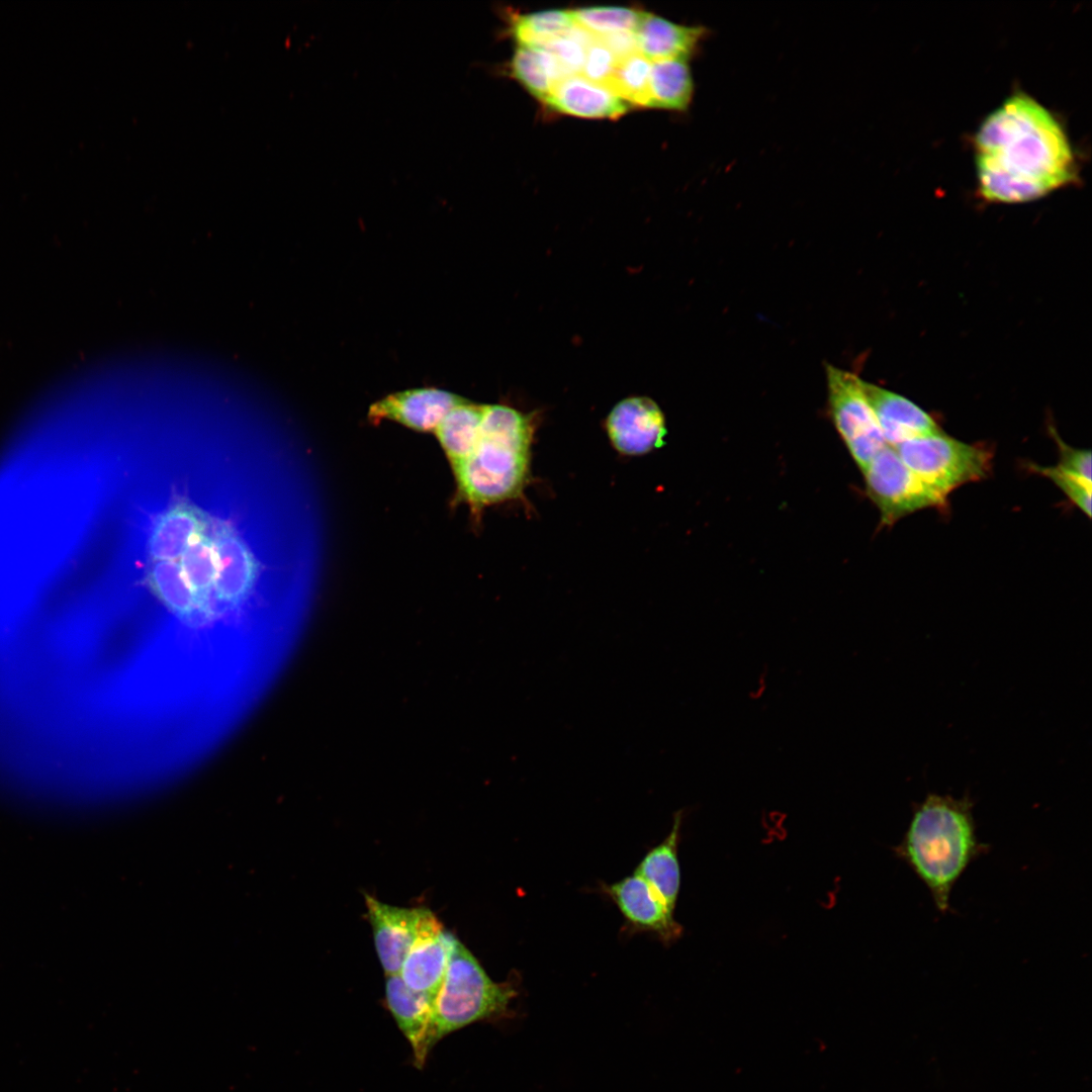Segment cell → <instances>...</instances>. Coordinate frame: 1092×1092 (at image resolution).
I'll return each instance as SVG.
<instances>
[{
	"instance_id": "ac0fdd59",
	"label": "cell",
	"mask_w": 1092,
	"mask_h": 1092,
	"mask_svg": "<svg viewBox=\"0 0 1092 1092\" xmlns=\"http://www.w3.org/2000/svg\"><path fill=\"white\" fill-rule=\"evenodd\" d=\"M207 519L188 503H179L156 522L149 541L150 554L155 560L173 561L181 557L191 541L205 532Z\"/></svg>"
},
{
	"instance_id": "277c9868",
	"label": "cell",
	"mask_w": 1092,
	"mask_h": 1092,
	"mask_svg": "<svg viewBox=\"0 0 1092 1092\" xmlns=\"http://www.w3.org/2000/svg\"><path fill=\"white\" fill-rule=\"evenodd\" d=\"M517 996L511 981L494 982L470 950L456 939L434 1000L429 1033L431 1050L444 1036L467 1025L509 1017Z\"/></svg>"
},
{
	"instance_id": "d6986e66",
	"label": "cell",
	"mask_w": 1092,
	"mask_h": 1092,
	"mask_svg": "<svg viewBox=\"0 0 1092 1092\" xmlns=\"http://www.w3.org/2000/svg\"><path fill=\"white\" fill-rule=\"evenodd\" d=\"M682 812V810L676 811L668 835L643 856L634 872L654 890L673 913L680 888L677 846Z\"/></svg>"
},
{
	"instance_id": "9a60e30c",
	"label": "cell",
	"mask_w": 1092,
	"mask_h": 1092,
	"mask_svg": "<svg viewBox=\"0 0 1092 1092\" xmlns=\"http://www.w3.org/2000/svg\"><path fill=\"white\" fill-rule=\"evenodd\" d=\"M435 996L407 987L398 975L387 976L385 1001L397 1027L410 1042L414 1063L422 1068L431 1051L429 1033Z\"/></svg>"
},
{
	"instance_id": "8992f818",
	"label": "cell",
	"mask_w": 1092,
	"mask_h": 1092,
	"mask_svg": "<svg viewBox=\"0 0 1092 1092\" xmlns=\"http://www.w3.org/2000/svg\"><path fill=\"white\" fill-rule=\"evenodd\" d=\"M867 493L878 508L883 526L918 511L944 507L940 494L901 460L894 447L886 445L862 471Z\"/></svg>"
},
{
	"instance_id": "cb8c5ba5",
	"label": "cell",
	"mask_w": 1092,
	"mask_h": 1092,
	"mask_svg": "<svg viewBox=\"0 0 1092 1092\" xmlns=\"http://www.w3.org/2000/svg\"><path fill=\"white\" fill-rule=\"evenodd\" d=\"M650 69L651 62L634 53L618 61L606 87L628 104L649 107Z\"/></svg>"
},
{
	"instance_id": "44dd1931",
	"label": "cell",
	"mask_w": 1092,
	"mask_h": 1092,
	"mask_svg": "<svg viewBox=\"0 0 1092 1092\" xmlns=\"http://www.w3.org/2000/svg\"><path fill=\"white\" fill-rule=\"evenodd\" d=\"M649 88V107L687 110L694 94V82L688 61L651 62Z\"/></svg>"
},
{
	"instance_id": "5bb4252c",
	"label": "cell",
	"mask_w": 1092,
	"mask_h": 1092,
	"mask_svg": "<svg viewBox=\"0 0 1092 1092\" xmlns=\"http://www.w3.org/2000/svg\"><path fill=\"white\" fill-rule=\"evenodd\" d=\"M217 597L229 605L241 604L250 594L257 573L256 561L248 546L225 524L215 527L211 536Z\"/></svg>"
},
{
	"instance_id": "e0dca14e",
	"label": "cell",
	"mask_w": 1092,
	"mask_h": 1092,
	"mask_svg": "<svg viewBox=\"0 0 1092 1092\" xmlns=\"http://www.w3.org/2000/svg\"><path fill=\"white\" fill-rule=\"evenodd\" d=\"M634 33L638 52L648 61H688L707 30L703 26L681 25L644 12Z\"/></svg>"
},
{
	"instance_id": "f1b7e54d",
	"label": "cell",
	"mask_w": 1092,
	"mask_h": 1092,
	"mask_svg": "<svg viewBox=\"0 0 1092 1092\" xmlns=\"http://www.w3.org/2000/svg\"><path fill=\"white\" fill-rule=\"evenodd\" d=\"M618 63L614 54L595 37L586 48L581 74L586 79L606 86Z\"/></svg>"
},
{
	"instance_id": "2e32d148",
	"label": "cell",
	"mask_w": 1092,
	"mask_h": 1092,
	"mask_svg": "<svg viewBox=\"0 0 1092 1092\" xmlns=\"http://www.w3.org/2000/svg\"><path fill=\"white\" fill-rule=\"evenodd\" d=\"M555 111L588 118H618L628 110V103L609 88L582 75L559 81L544 101Z\"/></svg>"
},
{
	"instance_id": "7a4b0ae2",
	"label": "cell",
	"mask_w": 1092,
	"mask_h": 1092,
	"mask_svg": "<svg viewBox=\"0 0 1092 1092\" xmlns=\"http://www.w3.org/2000/svg\"><path fill=\"white\" fill-rule=\"evenodd\" d=\"M973 808L969 795L929 793L914 804L906 832L893 848L925 885L941 914L948 912L950 893L962 875L988 849L978 839Z\"/></svg>"
},
{
	"instance_id": "6da1fadb",
	"label": "cell",
	"mask_w": 1092,
	"mask_h": 1092,
	"mask_svg": "<svg viewBox=\"0 0 1092 1092\" xmlns=\"http://www.w3.org/2000/svg\"><path fill=\"white\" fill-rule=\"evenodd\" d=\"M974 149L979 193L990 202L1036 200L1076 177L1064 128L1045 107L1021 92L985 118Z\"/></svg>"
},
{
	"instance_id": "484cf974",
	"label": "cell",
	"mask_w": 1092,
	"mask_h": 1092,
	"mask_svg": "<svg viewBox=\"0 0 1092 1092\" xmlns=\"http://www.w3.org/2000/svg\"><path fill=\"white\" fill-rule=\"evenodd\" d=\"M570 11L574 23L594 36L635 32L644 14L626 7H588Z\"/></svg>"
},
{
	"instance_id": "ba28073f",
	"label": "cell",
	"mask_w": 1092,
	"mask_h": 1092,
	"mask_svg": "<svg viewBox=\"0 0 1092 1092\" xmlns=\"http://www.w3.org/2000/svg\"><path fill=\"white\" fill-rule=\"evenodd\" d=\"M606 431L615 450L626 456L644 455L661 447L666 435L663 413L644 396L619 401L607 417Z\"/></svg>"
},
{
	"instance_id": "7c38bea8",
	"label": "cell",
	"mask_w": 1092,
	"mask_h": 1092,
	"mask_svg": "<svg viewBox=\"0 0 1092 1092\" xmlns=\"http://www.w3.org/2000/svg\"><path fill=\"white\" fill-rule=\"evenodd\" d=\"M603 891L613 900L624 918L638 930L655 933L671 942L682 932L680 924L654 890L637 874L628 876Z\"/></svg>"
},
{
	"instance_id": "4fadbf2b",
	"label": "cell",
	"mask_w": 1092,
	"mask_h": 1092,
	"mask_svg": "<svg viewBox=\"0 0 1092 1092\" xmlns=\"http://www.w3.org/2000/svg\"><path fill=\"white\" fill-rule=\"evenodd\" d=\"M861 385L887 445L895 447L941 431L927 412L905 396L863 380Z\"/></svg>"
},
{
	"instance_id": "7402d4cb",
	"label": "cell",
	"mask_w": 1092,
	"mask_h": 1092,
	"mask_svg": "<svg viewBox=\"0 0 1092 1092\" xmlns=\"http://www.w3.org/2000/svg\"><path fill=\"white\" fill-rule=\"evenodd\" d=\"M181 570L194 598L196 609L207 612L214 588L215 565L211 536L202 532L194 537L181 556Z\"/></svg>"
},
{
	"instance_id": "5b68a950",
	"label": "cell",
	"mask_w": 1092,
	"mask_h": 1092,
	"mask_svg": "<svg viewBox=\"0 0 1092 1092\" xmlns=\"http://www.w3.org/2000/svg\"><path fill=\"white\" fill-rule=\"evenodd\" d=\"M904 464L924 482L947 497L954 489L988 476L992 452L942 431L894 447Z\"/></svg>"
},
{
	"instance_id": "4316f807",
	"label": "cell",
	"mask_w": 1092,
	"mask_h": 1092,
	"mask_svg": "<svg viewBox=\"0 0 1092 1092\" xmlns=\"http://www.w3.org/2000/svg\"><path fill=\"white\" fill-rule=\"evenodd\" d=\"M511 70L513 76L543 102L554 87L544 52L540 48L519 46L513 56Z\"/></svg>"
},
{
	"instance_id": "ffe728a7",
	"label": "cell",
	"mask_w": 1092,
	"mask_h": 1092,
	"mask_svg": "<svg viewBox=\"0 0 1092 1092\" xmlns=\"http://www.w3.org/2000/svg\"><path fill=\"white\" fill-rule=\"evenodd\" d=\"M482 413L483 404L463 400L448 412L434 431L452 471L473 451L479 438Z\"/></svg>"
},
{
	"instance_id": "3957f363",
	"label": "cell",
	"mask_w": 1092,
	"mask_h": 1092,
	"mask_svg": "<svg viewBox=\"0 0 1092 1092\" xmlns=\"http://www.w3.org/2000/svg\"><path fill=\"white\" fill-rule=\"evenodd\" d=\"M534 414L506 404H483L478 441L453 470L455 502L466 504L475 520L492 505L524 498L531 480Z\"/></svg>"
},
{
	"instance_id": "52a82bcc",
	"label": "cell",
	"mask_w": 1092,
	"mask_h": 1092,
	"mask_svg": "<svg viewBox=\"0 0 1092 1092\" xmlns=\"http://www.w3.org/2000/svg\"><path fill=\"white\" fill-rule=\"evenodd\" d=\"M828 402L836 430L861 472L887 445L855 374L826 365Z\"/></svg>"
},
{
	"instance_id": "603a6c76",
	"label": "cell",
	"mask_w": 1092,
	"mask_h": 1092,
	"mask_svg": "<svg viewBox=\"0 0 1092 1092\" xmlns=\"http://www.w3.org/2000/svg\"><path fill=\"white\" fill-rule=\"evenodd\" d=\"M575 25L570 10H543L517 16L512 31L519 46L544 47Z\"/></svg>"
},
{
	"instance_id": "f546056e",
	"label": "cell",
	"mask_w": 1092,
	"mask_h": 1092,
	"mask_svg": "<svg viewBox=\"0 0 1092 1092\" xmlns=\"http://www.w3.org/2000/svg\"><path fill=\"white\" fill-rule=\"evenodd\" d=\"M1052 431L1060 456L1059 463L1056 466L1092 484L1091 451L1067 445L1054 429Z\"/></svg>"
},
{
	"instance_id": "83f0119b",
	"label": "cell",
	"mask_w": 1092,
	"mask_h": 1092,
	"mask_svg": "<svg viewBox=\"0 0 1092 1092\" xmlns=\"http://www.w3.org/2000/svg\"><path fill=\"white\" fill-rule=\"evenodd\" d=\"M1029 469L1051 479L1070 502H1072L1088 518L1091 517L1092 484L1063 471L1057 466H1041L1031 463Z\"/></svg>"
},
{
	"instance_id": "d4e9b609",
	"label": "cell",
	"mask_w": 1092,
	"mask_h": 1092,
	"mask_svg": "<svg viewBox=\"0 0 1092 1092\" xmlns=\"http://www.w3.org/2000/svg\"><path fill=\"white\" fill-rule=\"evenodd\" d=\"M148 580L157 596L173 612L189 616L196 609L181 567L174 561L155 560L149 568Z\"/></svg>"
},
{
	"instance_id": "9c48e42d",
	"label": "cell",
	"mask_w": 1092,
	"mask_h": 1092,
	"mask_svg": "<svg viewBox=\"0 0 1092 1092\" xmlns=\"http://www.w3.org/2000/svg\"><path fill=\"white\" fill-rule=\"evenodd\" d=\"M457 938L446 931L436 915L425 908L416 941L398 976L411 989L436 996Z\"/></svg>"
},
{
	"instance_id": "30bf717a",
	"label": "cell",
	"mask_w": 1092,
	"mask_h": 1092,
	"mask_svg": "<svg viewBox=\"0 0 1092 1092\" xmlns=\"http://www.w3.org/2000/svg\"><path fill=\"white\" fill-rule=\"evenodd\" d=\"M377 956L386 976L398 975L417 939L425 907L404 908L365 894Z\"/></svg>"
},
{
	"instance_id": "8fae6325",
	"label": "cell",
	"mask_w": 1092,
	"mask_h": 1092,
	"mask_svg": "<svg viewBox=\"0 0 1092 1092\" xmlns=\"http://www.w3.org/2000/svg\"><path fill=\"white\" fill-rule=\"evenodd\" d=\"M464 398L436 387L403 390L386 395L368 410L371 423L393 421L418 432L435 431L440 422Z\"/></svg>"
}]
</instances>
